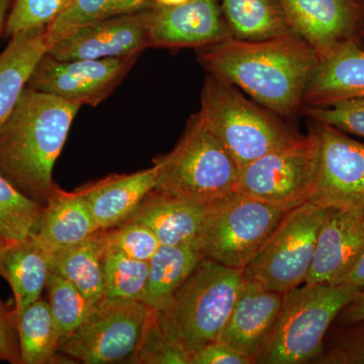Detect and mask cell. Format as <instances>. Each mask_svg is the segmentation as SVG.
<instances>
[{"mask_svg":"<svg viewBox=\"0 0 364 364\" xmlns=\"http://www.w3.org/2000/svg\"><path fill=\"white\" fill-rule=\"evenodd\" d=\"M200 61L210 75L245 91L268 111L293 117L320 59L308 43L289 33L257 41L230 37L203 48Z\"/></svg>","mask_w":364,"mask_h":364,"instance_id":"6da1fadb","label":"cell"},{"mask_svg":"<svg viewBox=\"0 0 364 364\" xmlns=\"http://www.w3.org/2000/svg\"><path fill=\"white\" fill-rule=\"evenodd\" d=\"M80 107L26 86L0 129V174L42 205L58 188L53 169Z\"/></svg>","mask_w":364,"mask_h":364,"instance_id":"7a4b0ae2","label":"cell"},{"mask_svg":"<svg viewBox=\"0 0 364 364\" xmlns=\"http://www.w3.org/2000/svg\"><path fill=\"white\" fill-rule=\"evenodd\" d=\"M243 270L202 260L156 312L163 331L189 356L219 340L244 282Z\"/></svg>","mask_w":364,"mask_h":364,"instance_id":"3957f363","label":"cell"},{"mask_svg":"<svg viewBox=\"0 0 364 364\" xmlns=\"http://www.w3.org/2000/svg\"><path fill=\"white\" fill-rule=\"evenodd\" d=\"M360 289L306 284L284 294L279 317L253 363L301 364L322 354L330 326Z\"/></svg>","mask_w":364,"mask_h":364,"instance_id":"277c9868","label":"cell"},{"mask_svg":"<svg viewBox=\"0 0 364 364\" xmlns=\"http://www.w3.org/2000/svg\"><path fill=\"white\" fill-rule=\"evenodd\" d=\"M160 195L212 205L234 193L239 166L200 114H193L176 147L155 158Z\"/></svg>","mask_w":364,"mask_h":364,"instance_id":"5b68a950","label":"cell"},{"mask_svg":"<svg viewBox=\"0 0 364 364\" xmlns=\"http://www.w3.org/2000/svg\"><path fill=\"white\" fill-rule=\"evenodd\" d=\"M198 114L239 168L301 136L273 112L248 100L236 86L213 75L203 85Z\"/></svg>","mask_w":364,"mask_h":364,"instance_id":"8992f818","label":"cell"},{"mask_svg":"<svg viewBox=\"0 0 364 364\" xmlns=\"http://www.w3.org/2000/svg\"><path fill=\"white\" fill-rule=\"evenodd\" d=\"M333 210L308 202L287 212L244 268V279L282 294L305 284L318 232Z\"/></svg>","mask_w":364,"mask_h":364,"instance_id":"52a82bcc","label":"cell"},{"mask_svg":"<svg viewBox=\"0 0 364 364\" xmlns=\"http://www.w3.org/2000/svg\"><path fill=\"white\" fill-rule=\"evenodd\" d=\"M287 213L236 191L230 193L210 205L198 241L202 258L243 270Z\"/></svg>","mask_w":364,"mask_h":364,"instance_id":"ba28073f","label":"cell"},{"mask_svg":"<svg viewBox=\"0 0 364 364\" xmlns=\"http://www.w3.org/2000/svg\"><path fill=\"white\" fill-rule=\"evenodd\" d=\"M318 153L317 135L311 127L308 135L239 168L235 191L289 212L310 200Z\"/></svg>","mask_w":364,"mask_h":364,"instance_id":"9c48e42d","label":"cell"},{"mask_svg":"<svg viewBox=\"0 0 364 364\" xmlns=\"http://www.w3.org/2000/svg\"><path fill=\"white\" fill-rule=\"evenodd\" d=\"M152 310L141 301L105 298L59 342L60 354L85 364L132 363Z\"/></svg>","mask_w":364,"mask_h":364,"instance_id":"30bf717a","label":"cell"},{"mask_svg":"<svg viewBox=\"0 0 364 364\" xmlns=\"http://www.w3.org/2000/svg\"><path fill=\"white\" fill-rule=\"evenodd\" d=\"M313 122L318 167L309 202L336 210L364 208V143L329 124Z\"/></svg>","mask_w":364,"mask_h":364,"instance_id":"8fae6325","label":"cell"},{"mask_svg":"<svg viewBox=\"0 0 364 364\" xmlns=\"http://www.w3.org/2000/svg\"><path fill=\"white\" fill-rule=\"evenodd\" d=\"M136 58L138 56L63 61L46 53L26 86L81 107H95L116 90Z\"/></svg>","mask_w":364,"mask_h":364,"instance_id":"7c38bea8","label":"cell"},{"mask_svg":"<svg viewBox=\"0 0 364 364\" xmlns=\"http://www.w3.org/2000/svg\"><path fill=\"white\" fill-rule=\"evenodd\" d=\"M291 32L323 60L364 43V0H279Z\"/></svg>","mask_w":364,"mask_h":364,"instance_id":"4fadbf2b","label":"cell"},{"mask_svg":"<svg viewBox=\"0 0 364 364\" xmlns=\"http://www.w3.org/2000/svg\"><path fill=\"white\" fill-rule=\"evenodd\" d=\"M151 6L81 26L52 46L47 54L63 61L139 56L150 47Z\"/></svg>","mask_w":364,"mask_h":364,"instance_id":"5bb4252c","label":"cell"},{"mask_svg":"<svg viewBox=\"0 0 364 364\" xmlns=\"http://www.w3.org/2000/svg\"><path fill=\"white\" fill-rule=\"evenodd\" d=\"M233 37L220 0H189L176 6H151L150 47L205 48Z\"/></svg>","mask_w":364,"mask_h":364,"instance_id":"9a60e30c","label":"cell"},{"mask_svg":"<svg viewBox=\"0 0 364 364\" xmlns=\"http://www.w3.org/2000/svg\"><path fill=\"white\" fill-rule=\"evenodd\" d=\"M363 249L364 208H334L318 232L305 284H337L351 269Z\"/></svg>","mask_w":364,"mask_h":364,"instance_id":"2e32d148","label":"cell"},{"mask_svg":"<svg viewBox=\"0 0 364 364\" xmlns=\"http://www.w3.org/2000/svg\"><path fill=\"white\" fill-rule=\"evenodd\" d=\"M284 294L244 279L240 293L219 340L252 359L275 324Z\"/></svg>","mask_w":364,"mask_h":364,"instance_id":"e0dca14e","label":"cell"},{"mask_svg":"<svg viewBox=\"0 0 364 364\" xmlns=\"http://www.w3.org/2000/svg\"><path fill=\"white\" fill-rule=\"evenodd\" d=\"M157 168L131 174H112L80 188L100 230H109L128 221L155 188Z\"/></svg>","mask_w":364,"mask_h":364,"instance_id":"ac0fdd59","label":"cell"},{"mask_svg":"<svg viewBox=\"0 0 364 364\" xmlns=\"http://www.w3.org/2000/svg\"><path fill=\"white\" fill-rule=\"evenodd\" d=\"M98 231L85 193L57 188L44 205L33 238L53 254L77 245Z\"/></svg>","mask_w":364,"mask_h":364,"instance_id":"d6986e66","label":"cell"},{"mask_svg":"<svg viewBox=\"0 0 364 364\" xmlns=\"http://www.w3.org/2000/svg\"><path fill=\"white\" fill-rule=\"evenodd\" d=\"M210 205L160 195L152 191L129 220L149 228L161 245L198 244L207 222Z\"/></svg>","mask_w":364,"mask_h":364,"instance_id":"ffe728a7","label":"cell"},{"mask_svg":"<svg viewBox=\"0 0 364 364\" xmlns=\"http://www.w3.org/2000/svg\"><path fill=\"white\" fill-rule=\"evenodd\" d=\"M364 97V49L349 46L321 60L306 85V107H328Z\"/></svg>","mask_w":364,"mask_h":364,"instance_id":"44dd1931","label":"cell"},{"mask_svg":"<svg viewBox=\"0 0 364 364\" xmlns=\"http://www.w3.org/2000/svg\"><path fill=\"white\" fill-rule=\"evenodd\" d=\"M47 51L46 28H42L16 33L0 54V129L13 114Z\"/></svg>","mask_w":364,"mask_h":364,"instance_id":"7402d4cb","label":"cell"},{"mask_svg":"<svg viewBox=\"0 0 364 364\" xmlns=\"http://www.w3.org/2000/svg\"><path fill=\"white\" fill-rule=\"evenodd\" d=\"M50 273L51 253L33 236L14 242L0 255V277L13 291L16 314L41 299Z\"/></svg>","mask_w":364,"mask_h":364,"instance_id":"603a6c76","label":"cell"},{"mask_svg":"<svg viewBox=\"0 0 364 364\" xmlns=\"http://www.w3.org/2000/svg\"><path fill=\"white\" fill-rule=\"evenodd\" d=\"M104 230L77 245L51 254V272L72 282L92 305L105 298Z\"/></svg>","mask_w":364,"mask_h":364,"instance_id":"cb8c5ba5","label":"cell"},{"mask_svg":"<svg viewBox=\"0 0 364 364\" xmlns=\"http://www.w3.org/2000/svg\"><path fill=\"white\" fill-rule=\"evenodd\" d=\"M200 260L198 244L160 246L148 261L149 272L141 301L154 312L162 311Z\"/></svg>","mask_w":364,"mask_h":364,"instance_id":"d4e9b609","label":"cell"},{"mask_svg":"<svg viewBox=\"0 0 364 364\" xmlns=\"http://www.w3.org/2000/svg\"><path fill=\"white\" fill-rule=\"evenodd\" d=\"M232 36L237 39H270L293 33L279 0H221Z\"/></svg>","mask_w":364,"mask_h":364,"instance_id":"484cf974","label":"cell"},{"mask_svg":"<svg viewBox=\"0 0 364 364\" xmlns=\"http://www.w3.org/2000/svg\"><path fill=\"white\" fill-rule=\"evenodd\" d=\"M16 316L21 364L58 363L59 335L48 301L39 299Z\"/></svg>","mask_w":364,"mask_h":364,"instance_id":"4316f807","label":"cell"},{"mask_svg":"<svg viewBox=\"0 0 364 364\" xmlns=\"http://www.w3.org/2000/svg\"><path fill=\"white\" fill-rule=\"evenodd\" d=\"M152 4V0H73L64 13L46 28L48 50L81 26L142 11Z\"/></svg>","mask_w":364,"mask_h":364,"instance_id":"83f0119b","label":"cell"},{"mask_svg":"<svg viewBox=\"0 0 364 364\" xmlns=\"http://www.w3.org/2000/svg\"><path fill=\"white\" fill-rule=\"evenodd\" d=\"M148 272V261L134 259L107 246L104 255L105 298L141 301L147 284Z\"/></svg>","mask_w":364,"mask_h":364,"instance_id":"f1b7e54d","label":"cell"},{"mask_svg":"<svg viewBox=\"0 0 364 364\" xmlns=\"http://www.w3.org/2000/svg\"><path fill=\"white\" fill-rule=\"evenodd\" d=\"M44 205L31 200L0 174V233L11 241L36 234Z\"/></svg>","mask_w":364,"mask_h":364,"instance_id":"f546056e","label":"cell"},{"mask_svg":"<svg viewBox=\"0 0 364 364\" xmlns=\"http://www.w3.org/2000/svg\"><path fill=\"white\" fill-rule=\"evenodd\" d=\"M46 289L59 339L62 340L85 322L95 306L72 282L57 273H50Z\"/></svg>","mask_w":364,"mask_h":364,"instance_id":"4dcf8cb0","label":"cell"},{"mask_svg":"<svg viewBox=\"0 0 364 364\" xmlns=\"http://www.w3.org/2000/svg\"><path fill=\"white\" fill-rule=\"evenodd\" d=\"M72 2L73 0H14L4 26V35L11 38L25 31L47 28Z\"/></svg>","mask_w":364,"mask_h":364,"instance_id":"1f68e13d","label":"cell"},{"mask_svg":"<svg viewBox=\"0 0 364 364\" xmlns=\"http://www.w3.org/2000/svg\"><path fill=\"white\" fill-rule=\"evenodd\" d=\"M132 363L191 364V356L167 337L152 311Z\"/></svg>","mask_w":364,"mask_h":364,"instance_id":"d6a6232c","label":"cell"},{"mask_svg":"<svg viewBox=\"0 0 364 364\" xmlns=\"http://www.w3.org/2000/svg\"><path fill=\"white\" fill-rule=\"evenodd\" d=\"M104 236L107 246L134 259L149 261L161 246L156 235L149 228L131 220L112 229L104 230Z\"/></svg>","mask_w":364,"mask_h":364,"instance_id":"836d02e7","label":"cell"},{"mask_svg":"<svg viewBox=\"0 0 364 364\" xmlns=\"http://www.w3.org/2000/svg\"><path fill=\"white\" fill-rule=\"evenodd\" d=\"M313 121L329 124L345 134L364 136V97L343 100L328 107H306Z\"/></svg>","mask_w":364,"mask_h":364,"instance_id":"e575fe53","label":"cell"},{"mask_svg":"<svg viewBox=\"0 0 364 364\" xmlns=\"http://www.w3.org/2000/svg\"><path fill=\"white\" fill-rule=\"evenodd\" d=\"M358 327L346 330L338 339L317 358L322 364H364V322Z\"/></svg>","mask_w":364,"mask_h":364,"instance_id":"d590c367","label":"cell"},{"mask_svg":"<svg viewBox=\"0 0 364 364\" xmlns=\"http://www.w3.org/2000/svg\"><path fill=\"white\" fill-rule=\"evenodd\" d=\"M0 360L21 364L18 316L14 309L0 301Z\"/></svg>","mask_w":364,"mask_h":364,"instance_id":"8d00e7d4","label":"cell"},{"mask_svg":"<svg viewBox=\"0 0 364 364\" xmlns=\"http://www.w3.org/2000/svg\"><path fill=\"white\" fill-rule=\"evenodd\" d=\"M252 359L231 345L215 340L203 346L191 358V364H251Z\"/></svg>","mask_w":364,"mask_h":364,"instance_id":"74e56055","label":"cell"},{"mask_svg":"<svg viewBox=\"0 0 364 364\" xmlns=\"http://www.w3.org/2000/svg\"><path fill=\"white\" fill-rule=\"evenodd\" d=\"M338 316L340 322L343 323L344 325L364 322V289L358 291Z\"/></svg>","mask_w":364,"mask_h":364,"instance_id":"f35d334b","label":"cell"},{"mask_svg":"<svg viewBox=\"0 0 364 364\" xmlns=\"http://www.w3.org/2000/svg\"><path fill=\"white\" fill-rule=\"evenodd\" d=\"M337 284L364 289V249L351 269Z\"/></svg>","mask_w":364,"mask_h":364,"instance_id":"ab89813d","label":"cell"},{"mask_svg":"<svg viewBox=\"0 0 364 364\" xmlns=\"http://www.w3.org/2000/svg\"><path fill=\"white\" fill-rule=\"evenodd\" d=\"M14 0H0V35L2 31H4V26L7 16H9V9L13 6Z\"/></svg>","mask_w":364,"mask_h":364,"instance_id":"60d3db41","label":"cell"},{"mask_svg":"<svg viewBox=\"0 0 364 364\" xmlns=\"http://www.w3.org/2000/svg\"><path fill=\"white\" fill-rule=\"evenodd\" d=\"M153 4L159 6H176L186 4L189 0H152Z\"/></svg>","mask_w":364,"mask_h":364,"instance_id":"b9f144b4","label":"cell"},{"mask_svg":"<svg viewBox=\"0 0 364 364\" xmlns=\"http://www.w3.org/2000/svg\"><path fill=\"white\" fill-rule=\"evenodd\" d=\"M14 242L16 241L9 240V239H7L6 236H4V235L0 233V255H1V254L4 253V251H6V249L14 243Z\"/></svg>","mask_w":364,"mask_h":364,"instance_id":"7bdbcfd3","label":"cell"}]
</instances>
